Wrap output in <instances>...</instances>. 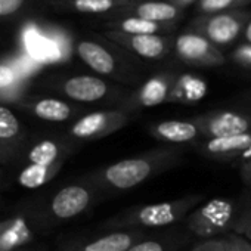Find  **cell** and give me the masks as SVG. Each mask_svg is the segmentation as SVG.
<instances>
[{"label":"cell","mask_w":251,"mask_h":251,"mask_svg":"<svg viewBox=\"0 0 251 251\" xmlns=\"http://www.w3.org/2000/svg\"><path fill=\"white\" fill-rule=\"evenodd\" d=\"M182 161V151L177 148H157L141 154L139 157L126 158L109 164L92 177V185L103 191L123 192L173 169Z\"/></svg>","instance_id":"6da1fadb"},{"label":"cell","mask_w":251,"mask_h":251,"mask_svg":"<svg viewBox=\"0 0 251 251\" xmlns=\"http://www.w3.org/2000/svg\"><path fill=\"white\" fill-rule=\"evenodd\" d=\"M201 194L188 195L173 201H163L157 204L138 205L127 208L112 217L108 225L109 227L124 229H145V227H164L176 225L188 217V214L197 208L198 202L202 201Z\"/></svg>","instance_id":"7a4b0ae2"},{"label":"cell","mask_w":251,"mask_h":251,"mask_svg":"<svg viewBox=\"0 0 251 251\" xmlns=\"http://www.w3.org/2000/svg\"><path fill=\"white\" fill-rule=\"evenodd\" d=\"M238 202L230 198H213L194 208L183 220L186 229L202 239H213L233 229Z\"/></svg>","instance_id":"3957f363"},{"label":"cell","mask_w":251,"mask_h":251,"mask_svg":"<svg viewBox=\"0 0 251 251\" xmlns=\"http://www.w3.org/2000/svg\"><path fill=\"white\" fill-rule=\"evenodd\" d=\"M133 112H129L126 109L90 112L83 115L73 124V127L70 129V135L74 139L80 141L100 139L103 136L118 132L124 126H127L133 120Z\"/></svg>","instance_id":"277c9868"},{"label":"cell","mask_w":251,"mask_h":251,"mask_svg":"<svg viewBox=\"0 0 251 251\" xmlns=\"http://www.w3.org/2000/svg\"><path fill=\"white\" fill-rule=\"evenodd\" d=\"M192 121L201 132L202 139L233 136L251 132V117L238 111H211L194 117Z\"/></svg>","instance_id":"5b68a950"},{"label":"cell","mask_w":251,"mask_h":251,"mask_svg":"<svg viewBox=\"0 0 251 251\" xmlns=\"http://www.w3.org/2000/svg\"><path fill=\"white\" fill-rule=\"evenodd\" d=\"M177 77L172 74H161L147 80L127 100L124 102L121 109L133 112L141 108H152L169 102L170 92Z\"/></svg>","instance_id":"8992f818"},{"label":"cell","mask_w":251,"mask_h":251,"mask_svg":"<svg viewBox=\"0 0 251 251\" xmlns=\"http://www.w3.org/2000/svg\"><path fill=\"white\" fill-rule=\"evenodd\" d=\"M176 53L180 59L194 65H219L223 62L220 52L204 36L186 33L175 42Z\"/></svg>","instance_id":"52a82bcc"},{"label":"cell","mask_w":251,"mask_h":251,"mask_svg":"<svg viewBox=\"0 0 251 251\" xmlns=\"http://www.w3.org/2000/svg\"><path fill=\"white\" fill-rule=\"evenodd\" d=\"M93 201V189L84 185L62 188L50 202V211L56 219L67 220L81 214Z\"/></svg>","instance_id":"ba28073f"},{"label":"cell","mask_w":251,"mask_h":251,"mask_svg":"<svg viewBox=\"0 0 251 251\" xmlns=\"http://www.w3.org/2000/svg\"><path fill=\"white\" fill-rule=\"evenodd\" d=\"M251 147V132L204 139L198 142V151L201 155L220 161H236Z\"/></svg>","instance_id":"9c48e42d"},{"label":"cell","mask_w":251,"mask_h":251,"mask_svg":"<svg viewBox=\"0 0 251 251\" xmlns=\"http://www.w3.org/2000/svg\"><path fill=\"white\" fill-rule=\"evenodd\" d=\"M150 133L164 142L172 145L192 144L201 138V132L192 120H166L155 123L150 127Z\"/></svg>","instance_id":"30bf717a"},{"label":"cell","mask_w":251,"mask_h":251,"mask_svg":"<svg viewBox=\"0 0 251 251\" xmlns=\"http://www.w3.org/2000/svg\"><path fill=\"white\" fill-rule=\"evenodd\" d=\"M62 92L77 102H96L109 93V86L105 80L95 75H75L64 81Z\"/></svg>","instance_id":"8fae6325"},{"label":"cell","mask_w":251,"mask_h":251,"mask_svg":"<svg viewBox=\"0 0 251 251\" xmlns=\"http://www.w3.org/2000/svg\"><path fill=\"white\" fill-rule=\"evenodd\" d=\"M142 238L141 229H124L114 230L93 241L84 242L70 251H127Z\"/></svg>","instance_id":"7c38bea8"},{"label":"cell","mask_w":251,"mask_h":251,"mask_svg":"<svg viewBox=\"0 0 251 251\" xmlns=\"http://www.w3.org/2000/svg\"><path fill=\"white\" fill-rule=\"evenodd\" d=\"M242 30V20L236 15L229 14H217L204 25L205 39L217 46L230 45Z\"/></svg>","instance_id":"4fadbf2b"},{"label":"cell","mask_w":251,"mask_h":251,"mask_svg":"<svg viewBox=\"0 0 251 251\" xmlns=\"http://www.w3.org/2000/svg\"><path fill=\"white\" fill-rule=\"evenodd\" d=\"M77 53L80 59L98 74L112 75L117 71V62L114 55L96 42H90V40L80 42L77 45Z\"/></svg>","instance_id":"5bb4252c"},{"label":"cell","mask_w":251,"mask_h":251,"mask_svg":"<svg viewBox=\"0 0 251 251\" xmlns=\"http://www.w3.org/2000/svg\"><path fill=\"white\" fill-rule=\"evenodd\" d=\"M118 42H121L126 48L133 50L144 59H161L169 52V43L166 39L158 34H147V36H118Z\"/></svg>","instance_id":"9a60e30c"},{"label":"cell","mask_w":251,"mask_h":251,"mask_svg":"<svg viewBox=\"0 0 251 251\" xmlns=\"http://www.w3.org/2000/svg\"><path fill=\"white\" fill-rule=\"evenodd\" d=\"M207 93V84L204 80L195 75L183 74L179 75L173 84L170 92L169 102H182V103H192L201 100Z\"/></svg>","instance_id":"2e32d148"},{"label":"cell","mask_w":251,"mask_h":251,"mask_svg":"<svg viewBox=\"0 0 251 251\" xmlns=\"http://www.w3.org/2000/svg\"><path fill=\"white\" fill-rule=\"evenodd\" d=\"M62 147L56 141H40L28 152V161L34 166L42 167H56L62 166Z\"/></svg>","instance_id":"e0dca14e"},{"label":"cell","mask_w":251,"mask_h":251,"mask_svg":"<svg viewBox=\"0 0 251 251\" xmlns=\"http://www.w3.org/2000/svg\"><path fill=\"white\" fill-rule=\"evenodd\" d=\"M33 111L36 117L45 121H52V123H62L71 118L74 109L70 103L55 99V98H46L40 99L33 105Z\"/></svg>","instance_id":"ac0fdd59"},{"label":"cell","mask_w":251,"mask_h":251,"mask_svg":"<svg viewBox=\"0 0 251 251\" xmlns=\"http://www.w3.org/2000/svg\"><path fill=\"white\" fill-rule=\"evenodd\" d=\"M139 18L151 23H167L177 17V8L167 2H144L136 8Z\"/></svg>","instance_id":"d6986e66"},{"label":"cell","mask_w":251,"mask_h":251,"mask_svg":"<svg viewBox=\"0 0 251 251\" xmlns=\"http://www.w3.org/2000/svg\"><path fill=\"white\" fill-rule=\"evenodd\" d=\"M61 169V166L56 167H42V166H34L28 164L18 176V182L21 186L28 188V189H36L42 185H45L50 177L56 175V172Z\"/></svg>","instance_id":"ffe728a7"},{"label":"cell","mask_w":251,"mask_h":251,"mask_svg":"<svg viewBox=\"0 0 251 251\" xmlns=\"http://www.w3.org/2000/svg\"><path fill=\"white\" fill-rule=\"evenodd\" d=\"M232 230L239 236L251 239V186L238 201V214Z\"/></svg>","instance_id":"44dd1931"},{"label":"cell","mask_w":251,"mask_h":251,"mask_svg":"<svg viewBox=\"0 0 251 251\" xmlns=\"http://www.w3.org/2000/svg\"><path fill=\"white\" fill-rule=\"evenodd\" d=\"M118 28L123 34L127 36H147V34H158L161 31L160 24L151 23L148 20L139 18V17H129L123 20L118 24Z\"/></svg>","instance_id":"7402d4cb"},{"label":"cell","mask_w":251,"mask_h":251,"mask_svg":"<svg viewBox=\"0 0 251 251\" xmlns=\"http://www.w3.org/2000/svg\"><path fill=\"white\" fill-rule=\"evenodd\" d=\"M21 133V123L18 117L8 108L0 105V142H8L18 138Z\"/></svg>","instance_id":"603a6c76"},{"label":"cell","mask_w":251,"mask_h":251,"mask_svg":"<svg viewBox=\"0 0 251 251\" xmlns=\"http://www.w3.org/2000/svg\"><path fill=\"white\" fill-rule=\"evenodd\" d=\"M27 48L30 53L37 59H50L58 55L53 45H50L33 31L27 34Z\"/></svg>","instance_id":"cb8c5ba5"},{"label":"cell","mask_w":251,"mask_h":251,"mask_svg":"<svg viewBox=\"0 0 251 251\" xmlns=\"http://www.w3.org/2000/svg\"><path fill=\"white\" fill-rule=\"evenodd\" d=\"M120 3V0H74L73 6L84 14H103Z\"/></svg>","instance_id":"d4e9b609"},{"label":"cell","mask_w":251,"mask_h":251,"mask_svg":"<svg viewBox=\"0 0 251 251\" xmlns=\"http://www.w3.org/2000/svg\"><path fill=\"white\" fill-rule=\"evenodd\" d=\"M191 251H229V239L226 238H213L204 239L197 244Z\"/></svg>","instance_id":"484cf974"},{"label":"cell","mask_w":251,"mask_h":251,"mask_svg":"<svg viewBox=\"0 0 251 251\" xmlns=\"http://www.w3.org/2000/svg\"><path fill=\"white\" fill-rule=\"evenodd\" d=\"M239 176L245 186H251V147L236 160Z\"/></svg>","instance_id":"4316f807"},{"label":"cell","mask_w":251,"mask_h":251,"mask_svg":"<svg viewBox=\"0 0 251 251\" xmlns=\"http://www.w3.org/2000/svg\"><path fill=\"white\" fill-rule=\"evenodd\" d=\"M169 242L160 241V239H147V241H139L133 247H130L127 251H167L169 250Z\"/></svg>","instance_id":"83f0119b"},{"label":"cell","mask_w":251,"mask_h":251,"mask_svg":"<svg viewBox=\"0 0 251 251\" xmlns=\"http://www.w3.org/2000/svg\"><path fill=\"white\" fill-rule=\"evenodd\" d=\"M235 3V0H200V9L202 12L216 14L230 8Z\"/></svg>","instance_id":"f1b7e54d"},{"label":"cell","mask_w":251,"mask_h":251,"mask_svg":"<svg viewBox=\"0 0 251 251\" xmlns=\"http://www.w3.org/2000/svg\"><path fill=\"white\" fill-rule=\"evenodd\" d=\"M227 239H229V251H250L251 244L244 236L230 233L227 235Z\"/></svg>","instance_id":"f546056e"},{"label":"cell","mask_w":251,"mask_h":251,"mask_svg":"<svg viewBox=\"0 0 251 251\" xmlns=\"http://www.w3.org/2000/svg\"><path fill=\"white\" fill-rule=\"evenodd\" d=\"M233 59L245 67H251V45H242L239 46L235 53H233Z\"/></svg>","instance_id":"4dcf8cb0"},{"label":"cell","mask_w":251,"mask_h":251,"mask_svg":"<svg viewBox=\"0 0 251 251\" xmlns=\"http://www.w3.org/2000/svg\"><path fill=\"white\" fill-rule=\"evenodd\" d=\"M24 0H0V17L11 15L23 6Z\"/></svg>","instance_id":"1f68e13d"},{"label":"cell","mask_w":251,"mask_h":251,"mask_svg":"<svg viewBox=\"0 0 251 251\" xmlns=\"http://www.w3.org/2000/svg\"><path fill=\"white\" fill-rule=\"evenodd\" d=\"M15 80V74L14 71L6 67V65H0V89H5L8 86H11Z\"/></svg>","instance_id":"d6a6232c"},{"label":"cell","mask_w":251,"mask_h":251,"mask_svg":"<svg viewBox=\"0 0 251 251\" xmlns=\"http://www.w3.org/2000/svg\"><path fill=\"white\" fill-rule=\"evenodd\" d=\"M244 36H245V40H247V43H248V45H251V21L247 24V27H245V31H244Z\"/></svg>","instance_id":"836d02e7"},{"label":"cell","mask_w":251,"mask_h":251,"mask_svg":"<svg viewBox=\"0 0 251 251\" xmlns=\"http://www.w3.org/2000/svg\"><path fill=\"white\" fill-rule=\"evenodd\" d=\"M250 251H251V245H250Z\"/></svg>","instance_id":"e575fe53"}]
</instances>
